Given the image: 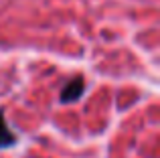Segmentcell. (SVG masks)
<instances>
[{
    "mask_svg": "<svg viewBox=\"0 0 160 158\" xmlns=\"http://www.w3.org/2000/svg\"><path fill=\"white\" fill-rule=\"evenodd\" d=\"M83 91H85V79H83L81 75H77V77H73L65 87H63V91H61L59 97H61L63 103H73V101H77V99L83 95Z\"/></svg>",
    "mask_w": 160,
    "mask_h": 158,
    "instance_id": "6da1fadb",
    "label": "cell"
},
{
    "mask_svg": "<svg viewBox=\"0 0 160 158\" xmlns=\"http://www.w3.org/2000/svg\"><path fill=\"white\" fill-rule=\"evenodd\" d=\"M14 144H16V136L10 132L6 120H4V114L0 111V150L8 146H14Z\"/></svg>",
    "mask_w": 160,
    "mask_h": 158,
    "instance_id": "7a4b0ae2",
    "label": "cell"
}]
</instances>
